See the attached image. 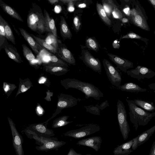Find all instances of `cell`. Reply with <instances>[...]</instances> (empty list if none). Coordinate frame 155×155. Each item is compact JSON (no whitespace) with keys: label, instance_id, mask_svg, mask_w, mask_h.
<instances>
[{"label":"cell","instance_id":"5bb4252c","mask_svg":"<svg viewBox=\"0 0 155 155\" xmlns=\"http://www.w3.org/2000/svg\"><path fill=\"white\" fill-rule=\"evenodd\" d=\"M155 132V125L145 131L137 137L132 139L133 144L132 150H135L139 146L144 143L148 140Z\"/></svg>","mask_w":155,"mask_h":155},{"label":"cell","instance_id":"bcb514c9","mask_svg":"<svg viewBox=\"0 0 155 155\" xmlns=\"http://www.w3.org/2000/svg\"><path fill=\"white\" fill-rule=\"evenodd\" d=\"M46 96L44 99L47 101H51V97L53 96V93L51 92L49 90H48L46 92Z\"/></svg>","mask_w":155,"mask_h":155},{"label":"cell","instance_id":"f546056e","mask_svg":"<svg viewBox=\"0 0 155 155\" xmlns=\"http://www.w3.org/2000/svg\"><path fill=\"white\" fill-rule=\"evenodd\" d=\"M96 8L98 13L104 22L107 25L110 26L111 21L107 15L103 6L97 3Z\"/></svg>","mask_w":155,"mask_h":155},{"label":"cell","instance_id":"1f68e13d","mask_svg":"<svg viewBox=\"0 0 155 155\" xmlns=\"http://www.w3.org/2000/svg\"><path fill=\"white\" fill-rule=\"evenodd\" d=\"M3 18L0 15V51L3 48L4 45L7 40L5 34Z\"/></svg>","mask_w":155,"mask_h":155},{"label":"cell","instance_id":"52a82bcc","mask_svg":"<svg viewBox=\"0 0 155 155\" xmlns=\"http://www.w3.org/2000/svg\"><path fill=\"white\" fill-rule=\"evenodd\" d=\"M101 128L97 124H90L80 128L68 131L64 134L65 136L79 139L99 131Z\"/></svg>","mask_w":155,"mask_h":155},{"label":"cell","instance_id":"11a10c76","mask_svg":"<svg viewBox=\"0 0 155 155\" xmlns=\"http://www.w3.org/2000/svg\"><path fill=\"white\" fill-rule=\"evenodd\" d=\"M78 7L79 8H83L86 7L87 6V5L84 3H83L78 4Z\"/></svg>","mask_w":155,"mask_h":155},{"label":"cell","instance_id":"60d3db41","mask_svg":"<svg viewBox=\"0 0 155 155\" xmlns=\"http://www.w3.org/2000/svg\"><path fill=\"white\" fill-rule=\"evenodd\" d=\"M38 83L39 84H44L47 86L49 87L50 84L49 80L46 77L43 76H41L38 80Z\"/></svg>","mask_w":155,"mask_h":155},{"label":"cell","instance_id":"ee69618b","mask_svg":"<svg viewBox=\"0 0 155 155\" xmlns=\"http://www.w3.org/2000/svg\"><path fill=\"white\" fill-rule=\"evenodd\" d=\"M36 113L39 116H41L43 115L44 110L41 106L38 104L36 108Z\"/></svg>","mask_w":155,"mask_h":155},{"label":"cell","instance_id":"ffe728a7","mask_svg":"<svg viewBox=\"0 0 155 155\" xmlns=\"http://www.w3.org/2000/svg\"><path fill=\"white\" fill-rule=\"evenodd\" d=\"M133 140H131L118 145L113 151L114 155H129L133 150L132 149Z\"/></svg>","mask_w":155,"mask_h":155},{"label":"cell","instance_id":"8fae6325","mask_svg":"<svg viewBox=\"0 0 155 155\" xmlns=\"http://www.w3.org/2000/svg\"><path fill=\"white\" fill-rule=\"evenodd\" d=\"M127 74L131 77L140 80L150 79L155 76V72L144 67L138 66L135 69L127 71Z\"/></svg>","mask_w":155,"mask_h":155},{"label":"cell","instance_id":"db71d44e","mask_svg":"<svg viewBox=\"0 0 155 155\" xmlns=\"http://www.w3.org/2000/svg\"><path fill=\"white\" fill-rule=\"evenodd\" d=\"M48 1L52 5H54L58 3L59 0H48Z\"/></svg>","mask_w":155,"mask_h":155},{"label":"cell","instance_id":"2e32d148","mask_svg":"<svg viewBox=\"0 0 155 155\" xmlns=\"http://www.w3.org/2000/svg\"><path fill=\"white\" fill-rule=\"evenodd\" d=\"M102 142V140L101 137L94 136L79 140L76 144L89 147L95 151H98L101 148Z\"/></svg>","mask_w":155,"mask_h":155},{"label":"cell","instance_id":"9a60e30c","mask_svg":"<svg viewBox=\"0 0 155 155\" xmlns=\"http://www.w3.org/2000/svg\"><path fill=\"white\" fill-rule=\"evenodd\" d=\"M110 59L117 65V68L124 73L127 69L133 68V63L120 57L111 53H108Z\"/></svg>","mask_w":155,"mask_h":155},{"label":"cell","instance_id":"f1b7e54d","mask_svg":"<svg viewBox=\"0 0 155 155\" xmlns=\"http://www.w3.org/2000/svg\"><path fill=\"white\" fill-rule=\"evenodd\" d=\"M69 117L68 116L64 115L56 118L53 121L52 127L54 128H57L72 122L73 121L67 120Z\"/></svg>","mask_w":155,"mask_h":155},{"label":"cell","instance_id":"9f6ffc18","mask_svg":"<svg viewBox=\"0 0 155 155\" xmlns=\"http://www.w3.org/2000/svg\"><path fill=\"white\" fill-rule=\"evenodd\" d=\"M149 1L155 8V0H150Z\"/></svg>","mask_w":155,"mask_h":155},{"label":"cell","instance_id":"7dc6e473","mask_svg":"<svg viewBox=\"0 0 155 155\" xmlns=\"http://www.w3.org/2000/svg\"><path fill=\"white\" fill-rule=\"evenodd\" d=\"M109 105L107 100L103 102L99 106V107L100 110H102L106 107L109 106Z\"/></svg>","mask_w":155,"mask_h":155},{"label":"cell","instance_id":"8992f818","mask_svg":"<svg viewBox=\"0 0 155 155\" xmlns=\"http://www.w3.org/2000/svg\"><path fill=\"white\" fill-rule=\"evenodd\" d=\"M58 101L57 108L55 113L45 123L48 124V121L61 113L63 109L72 107L76 105L78 102L81 100L75 98L72 95L60 93L58 96Z\"/></svg>","mask_w":155,"mask_h":155},{"label":"cell","instance_id":"f35d334b","mask_svg":"<svg viewBox=\"0 0 155 155\" xmlns=\"http://www.w3.org/2000/svg\"><path fill=\"white\" fill-rule=\"evenodd\" d=\"M84 107L86 109V111L87 112L95 115H100V110L98 104H97L95 105L84 106Z\"/></svg>","mask_w":155,"mask_h":155},{"label":"cell","instance_id":"277c9868","mask_svg":"<svg viewBox=\"0 0 155 155\" xmlns=\"http://www.w3.org/2000/svg\"><path fill=\"white\" fill-rule=\"evenodd\" d=\"M24 131L29 138L33 139L36 141L41 143L42 145L41 146H36L35 147V148L39 151H47L53 150H57L66 143V142L64 141L58 140L56 138H48L37 136L32 133L27 128Z\"/></svg>","mask_w":155,"mask_h":155},{"label":"cell","instance_id":"f5cc1de1","mask_svg":"<svg viewBox=\"0 0 155 155\" xmlns=\"http://www.w3.org/2000/svg\"><path fill=\"white\" fill-rule=\"evenodd\" d=\"M61 11V7L59 5L55 6L54 8V11L56 13H60Z\"/></svg>","mask_w":155,"mask_h":155},{"label":"cell","instance_id":"3957f363","mask_svg":"<svg viewBox=\"0 0 155 155\" xmlns=\"http://www.w3.org/2000/svg\"><path fill=\"white\" fill-rule=\"evenodd\" d=\"M27 22L28 27L34 31L42 34L46 31L44 14L40 6L35 3H32L28 12Z\"/></svg>","mask_w":155,"mask_h":155},{"label":"cell","instance_id":"d6a6232c","mask_svg":"<svg viewBox=\"0 0 155 155\" xmlns=\"http://www.w3.org/2000/svg\"><path fill=\"white\" fill-rule=\"evenodd\" d=\"M4 27L7 39L15 45V41L13 31L7 21L3 19Z\"/></svg>","mask_w":155,"mask_h":155},{"label":"cell","instance_id":"cb8c5ba5","mask_svg":"<svg viewBox=\"0 0 155 155\" xmlns=\"http://www.w3.org/2000/svg\"><path fill=\"white\" fill-rule=\"evenodd\" d=\"M130 100L134 104L146 111L153 112L155 110V106L153 102L140 99Z\"/></svg>","mask_w":155,"mask_h":155},{"label":"cell","instance_id":"8d00e7d4","mask_svg":"<svg viewBox=\"0 0 155 155\" xmlns=\"http://www.w3.org/2000/svg\"><path fill=\"white\" fill-rule=\"evenodd\" d=\"M45 41L48 43L53 46L57 50L58 47L59 40L52 34L49 33Z\"/></svg>","mask_w":155,"mask_h":155},{"label":"cell","instance_id":"4dcf8cb0","mask_svg":"<svg viewBox=\"0 0 155 155\" xmlns=\"http://www.w3.org/2000/svg\"><path fill=\"white\" fill-rule=\"evenodd\" d=\"M133 22L138 26L146 30L148 27L142 15L137 12L136 15L133 18Z\"/></svg>","mask_w":155,"mask_h":155},{"label":"cell","instance_id":"7a4b0ae2","mask_svg":"<svg viewBox=\"0 0 155 155\" xmlns=\"http://www.w3.org/2000/svg\"><path fill=\"white\" fill-rule=\"evenodd\" d=\"M128 106L130 120L136 131L139 126L147 125L155 116V112H150L145 111L131 102L126 99Z\"/></svg>","mask_w":155,"mask_h":155},{"label":"cell","instance_id":"6f0895ef","mask_svg":"<svg viewBox=\"0 0 155 155\" xmlns=\"http://www.w3.org/2000/svg\"><path fill=\"white\" fill-rule=\"evenodd\" d=\"M123 23H126L128 21V19L126 18H123L121 19Z\"/></svg>","mask_w":155,"mask_h":155},{"label":"cell","instance_id":"5b68a950","mask_svg":"<svg viewBox=\"0 0 155 155\" xmlns=\"http://www.w3.org/2000/svg\"><path fill=\"white\" fill-rule=\"evenodd\" d=\"M117 118L120 130L124 140L128 138L130 131L127 119V114L125 106L122 101L118 100L117 102Z\"/></svg>","mask_w":155,"mask_h":155},{"label":"cell","instance_id":"836d02e7","mask_svg":"<svg viewBox=\"0 0 155 155\" xmlns=\"http://www.w3.org/2000/svg\"><path fill=\"white\" fill-rule=\"evenodd\" d=\"M102 2L103 7L107 15L110 17L114 7L116 5L111 0L102 1Z\"/></svg>","mask_w":155,"mask_h":155},{"label":"cell","instance_id":"4316f807","mask_svg":"<svg viewBox=\"0 0 155 155\" xmlns=\"http://www.w3.org/2000/svg\"><path fill=\"white\" fill-rule=\"evenodd\" d=\"M19 81L18 88L15 95V97L19 94L26 91L31 87L33 86L31 82L28 78H26L23 80L20 78Z\"/></svg>","mask_w":155,"mask_h":155},{"label":"cell","instance_id":"ba28073f","mask_svg":"<svg viewBox=\"0 0 155 155\" xmlns=\"http://www.w3.org/2000/svg\"><path fill=\"white\" fill-rule=\"evenodd\" d=\"M103 63L109 80L112 85L118 87L120 85L122 81L121 72L106 59H103Z\"/></svg>","mask_w":155,"mask_h":155},{"label":"cell","instance_id":"6da1fadb","mask_svg":"<svg viewBox=\"0 0 155 155\" xmlns=\"http://www.w3.org/2000/svg\"><path fill=\"white\" fill-rule=\"evenodd\" d=\"M60 83L65 89L71 88L80 90L85 94L86 99L91 97L99 100L104 97L103 93L99 88L91 83L69 78L61 80Z\"/></svg>","mask_w":155,"mask_h":155},{"label":"cell","instance_id":"484cf974","mask_svg":"<svg viewBox=\"0 0 155 155\" xmlns=\"http://www.w3.org/2000/svg\"><path fill=\"white\" fill-rule=\"evenodd\" d=\"M30 34L44 49L51 53L56 54L57 50L53 46L47 43L44 39L36 36L32 34Z\"/></svg>","mask_w":155,"mask_h":155},{"label":"cell","instance_id":"e0dca14e","mask_svg":"<svg viewBox=\"0 0 155 155\" xmlns=\"http://www.w3.org/2000/svg\"><path fill=\"white\" fill-rule=\"evenodd\" d=\"M20 31L24 39L35 53L39 54L41 51L44 49L34 38L28 32L22 28H19Z\"/></svg>","mask_w":155,"mask_h":155},{"label":"cell","instance_id":"f907efd6","mask_svg":"<svg viewBox=\"0 0 155 155\" xmlns=\"http://www.w3.org/2000/svg\"><path fill=\"white\" fill-rule=\"evenodd\" d=\"M67 155H82V154L76 152L73 149L71 148L70 149Z\"/></svg>","mask_w":155,"mask_h":155},{"label":"cell","instance_id":"681fc988","mask_svg":"<svg viewBox=\"0 0 155 155\" xmlns=\"http://www.w3.org/2000/svg\"><path fill=\"white\" fill-rule=\"evenodd\" d=\"M112 46L113 48L115 49H118L120 48V44L117 39L114 40L113 41L112 43Z\"/></svg>","mask_w":155,"mask_h":155},{"label":"cell","instance_id":"44dd1931","mask_svg":"<svg viewBox=\"0 0 155 155\" xmlns=\"http://www.w3.org/2000/svg\"><path fill=\"white\" fill-rule=\"evenodd\" d=\"M117 88L122 91L131 93H137L146 91L147 89L142 88L137 84L132 82H128L120 85Z\"/></svg>","mask_w":155,"mask_h":155},{"label":"cell","instance_id":"e575fe53","mask_svg":"<svg viewBox=\"0 0 155 155\" xmlns=\"http://www.w3.org/2000/svg\"><path fill=\"white\" fill-rule=\"evenodd\" d=\"M22 47L24 56L29 64L35 60V57L32 51L25 45H22Z\"/></svg>","mask_w":155,"mask_h":155},{"label":"cell","instance_id":"d6986e66","mask_svg":"<svg viewBox=\"0 0 155 155\" xmlns=\"http://www.w3.org/2000/svg\"><path fill=\"white\" fill-rule=\"evenodd\" d=\"M9 58L18 63L23 62V60L15 47L9 44L6 41L4 45L3 48Z\"/></svg>","mask_w":155,"mask_h":155},{"label":"cell","instance_id":"91938a15","mask_svg":"<svg viewBox=\"0 0 155 155\" xmlns=\"http://www.w3.org/2000/svg\"><path fill=\"white\" fill-rule=\"evenodd\" d=\"M154 92H155V91H154Z\"/></svg>","mask_w":155,"mask_h":155},{"label":"cell","instance_id":"ab89813d","mask_svg":"<svg viewBox=\"0 0 155 155\" xmlns=\"http://www.w3.org/2000/svg\"><path fill=\"white\" fill-rule=\"evenodd\" d=\"M112 14L113 17L115 18L120 19L121 18L123 17L122 13L116 6L114 7Z\"/></svg>","mask_w":155,"mask_h":155},{"label":"cell","instance_id":"b9f144b4","mask_svg":"<svg viewBox=\"0 0 155 155\" xmlns=\"http://www.w3.org/2000/svg\"><path fill=\"white\" fill-rule=\"evenodd\" d=\"M141 37L136 34L131 32L125 35H124L122 39L124 38H132V39H140L141 38Z\"/></svg>","mask_w":155,"mask_h":155},{"label":"cell","instance_id":"f6af8a7d","mask_svg":"<svg viewBox=\"0 0 155 155\" xmlns=\"http://www.w3.org/2000/svg\"><path fill=\"white\" fill-rule=\"evenodd\" d=\"M78 0H73V1L68 4V11L70 12H73L74 10V3L78 1Z\"/></svg>","mask_w":155,"mask_h":155},{"label":"cell","instance_id":"603a6c76","mask_svg":"<svg viewBox=\"0 0 155 155\" xmlns=\"http://www.w3.org/2000/svg\"><path fill=\"white\" fill-rule=\"evenodd\" d=\"M61 35L64 39H71L72 35L65 18L60 16L59 23Z\"/></svg>","mask_w":155,"mask_h":155},{"label":"cell","instance_id":"816d5d0a","mask_svg":"<svg viewBox=\"0 0 155 155\" xmlns=\"http://www.w3.org/2000/svg\"><path fill=\"white\" fill-rule=\"evenodd\" d=\"M123 11L124 13L127 15H129L130 14V9L128 7L125 8L124 9Z\"/></svg>","mask_w":155,"mask_h":155},{"label":"cell","instance_id":"680465c9","mask_svg":"<svg viewBox=\"0 0 155 155\" xmlns=\"http://www.w3.org/2000/svg\"><path fill=\"white\" fill-rule=\"evenodd\" d=\"M93 155L89 154H85V155Z\"/></svg>","mask_w":155,"mask_h":155},{"label":"cell","instance_id":"d4e9b609","mask_svg":"<svg viewBox=\"0 0 155 155\" xmlns=\"http://www.w3.org/2000/svg\"><path fill=\"white\" fill-rule=\"evenodd\" d=\"M0 6L4 12L11 17L20 21L23 22L22 18L18 12L2 0H0Z\"/></svg>","mask_w":155,"mask_h":155},{"label":"cell","instance_id":"30bf717a","mask_svg":"<svg viewBox=\"0 0 155 155\" xmlns=\"http://www.w3.org/2000/svg\"><path fill=\"white\" fill-rule=\"evenodd\" d=\"M80 58L87 67L101 74L102 67L100 61L98 59L94 58L88 50L82 49Z\"/></svg>","mask_w":155,"mask_h":155},{"label":"cell","instance_id":"7bdbcfd3","mask_svg":"<svg viewBox=\"0 0 155 155\" xmlns=\"http://www.w3.org/2000/svg\"><path fill=\"white\" fill-rule=\"evenodd\" d=\"M73 23L74 27L76 30L77 31H78L81 25V23L79 18L78 16H76L73 19Z\"/></svg>","mask_w":155,"mask_h":155},{"label":"cell","instance_id":"7c38bea8","mask_svg":"<svg viewBox=\"0 0 155 155\" xmlns=\"http://www.w3.org/2000/svg\"><path fill=\"white\" fill-rule=\"evenodd\" d=\"M47 124L43 123L32 124L26 127L32 133L38 136L50 138L54 136V130L48 128Z\"/></svg>","mask_w":155,"mask_h":155},{"label":"cell","instance_id":"83f0119b","mask_svg":"<svg viewBox=\"0 0 155 155\" xmlns=\"http://www.w3.org/2000/svg\"><path fill=\"white\" fill-rule=\"evenodd\" d=\"M47 56L49 58V62L47 64L69 68L68 65L67 63L60 59L56 55L48 52Z\"/></svg>","mask_w":155,"mask_h":155},{"label":"cell","instance_id":"9c48e42d","mask_svg":"<svg viewBox=\"0 0 155 155\" xmlns=\"http://www.w3.org/2000/svg\"><path fill=\"white\" fill-rule=\"evenodd\" d=\"M12 137V143L17 155H24L22 144L23 138L18 131L15 124L10 117L8 118Z\"/></svg>","mask_w":155,"mask_h":155},{"label":"cell","instance_id":"ac0fdd59","mask_svg":"<svg viewBox=\"0 0 155 155\" xmlns=\"http://www.w3.org/2000/svg\"><path fill=\"white\" fill-rule=\"evenodd\" d=\"M43 66L46 72L57 76L64 74L70 71L68 68L57 65L44 64Z\"/></svg>","mask_w":155,"mask_h":155},{"label":"cell","instance_id":"d590c367","mask_svg":"<svg viewBox=\"0 0 155 155\" xmlns=\"http://www.w3.org/2000/svg\"><path fill=\"white\" fill-rule=\"evenodd\" d=\"M86 47L87 48L97 52L99 50V46L97 42L93 38H90L86 41Z\"/></svg>","mask_w":155,"mask_h":155},{"label":"cell","instance_id":"7402d4cb","mask_svg":"<svg viewBox=\"0 0 155 155\" xmlns=\"http://www.w3.org/2000/svg\"><path fill=\"white\" fill-rule=\"evenodd\" d=\"M44 14L45 18L46 31L57 37V29L54 19L51 17L47 10L44 9Z\"/></svg>","mask_w":155,"mask_h":155},{"label":"cell","instance_id":"74e56055","mask_svg":"<svg viewBox=\"0 0 155 155\" xmlns=\"http://www.w3.org/2000/svg\"><path fill=\"white\" fill-rule=\"evenodd\" d=\"M17 87L14 84H11L6 82H4L3 89L5 93L8 97L10 96L12 92Z\"/></svg>","mask_w":155,"mask_h":155},{"label":"cell","instance_id":"4fadbf2b","mask_svg":"<svg viewBox=\"0 0 155 155\" xmlns=\"http://www.w3.org/2000/svg\"><path fill=\"white\" fill-rule=\"evenodd\" d=\"M56 55L67 63L73 65L76 64L75 60L72 54L60 40Z\"/></svg>","mask_w":155,"mask_h":155},{"label":"cell","instance_id":"c3c4849f","mask_svg":"<svg viewBox=\"0 0 155 155\" xmlns=\"http://www.w3.org/2000/svg\"><path fill=\"white\" fill-rule=\"evenodd\" d=\"M148 155H155V140L152 144Z\"/></svg>","mask_w":155,"mask_h":155}]
</instances>
